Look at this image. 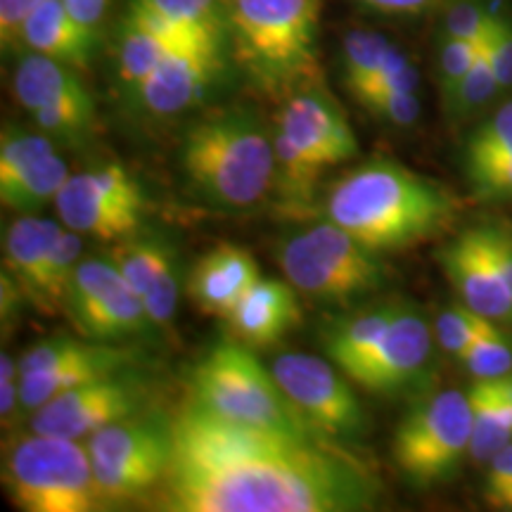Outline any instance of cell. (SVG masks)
Instances as JSON below:
<instances>
[{
    "instance_id": "1",
    "label": "cell",
    "mask_w": 512,
    "mask_h": 512,
    "mask_svg": "<svg viewBox=\"0 0 512 512\" xmlns=\"http://www.w3.org/2000/svg\"><path fill=\"white\" fill-rule=\"evenodd\" d=\"M159 484L169 512H358L380 494L375 472L328 437L254 430L185 401Z\"/></svg>"
},
{
    "instance_id": "2",
    "label": "cell",
    "mask_w": 512,
    "mask_h": 512,
    "mask_svg": "<svg viewBox=\"0 0 512 512\" xmlns=\"http://www.w3.org/2000/svg\"><path fill=\"white\" fill-rule=\"evenodd\" d=\"M323 214L375 252H394L444 230L456 200L432 178L396 159L375 157L332 185Z\"/></svg>"
},
{
    "instance_id": "3",
    "label": "cell",
    "mask_w": 512,
    "mask_h": 512,
    "mask_svg": "<svg viewBox=\"0 0 512 512\" xmlns=\"http://www.w3.org/2000/svg\"><path fill=\"white\" fill-rule=\"evenodd\" d=\"M320 0H226V46L249 86L273 100L320 81Z\"/></svg>"
},
{
    "instance_id": "4",
    "label": "cell",
    "mask_w": 512,
    "mask_h": 512,
    "mask_svg": "<svg viewBox=\"0 0 512 512\" xmlns=\"http://www.w3.org/2000/svg\"><path fill=\"white\" fill-rule=\"evenodd\" d=\"M181 169L197 202L216 211H247L273 190V131L249 110L216 112L188 128Z\"/></svg>"
},
{
    "instance_id": "5",
    "label": "cell",
    "mask_w": 512,
    "mask_h": 512,
    "mask_svg": "<svg viewBox=\"0 0 512 512\" xmlns=\"http://www.w3.org/2000/svg\"><path fill=\"white\" fill-rule=\"evenodd\" d=\"M190 401L219 418L254 430L323 437L299 415L254 351L240 342H221L195 363L188 377Z\"/></svg>"
},
{
    "instance_id": "6",
    "label": "cell",
    "mask_w": 512,
    "mask_h": 512,
    "mask_svg": "<svg viewBox=\"0 0 512 512\" xmlns=\"http://www.w3.org/2000/svg\"><path fill=\"white\" fill-rule=\"evenodd\" d=\"M3 484L17 510H102L93 458L86 441L27 432L5 446Z\"/></svg>"
},
{
    "instance_id": "7",
    "label": "cell",
    "mask_w": 512,
    "mask_h": 512,
    "mask_svg": "<svg viewBox=\"0 0 512 512\" xmlns=\"http://www.w3.org/2000/svg\"><path fill=\"white\" fill-rule=\"evenodd\" d=\"M380 254L330 221L287 235L278 247L294 290L325 306L354 304L380 290L389 275Z\"/></svg>"
},
{
    "instance_id": "8",
    "label": "cell",
    "mask_w": 512,
    "mask_h": 512,
    "mask_svg": "<svg viewBox=\"0 0 512 512\" xmlns=\"http://www.w3.org/2000/svg\"><path fill=\"white\" fill-rule=\"evenodd\" d=\"M472 446L470 396L460 389L427 396L403 415L394 434L396 470L415 489H432L458 475Z\"/></svg>"
},
{
    "instance_id": "9",
    "label": "cell",
    "mask_w": 512,
    "mask_h": 512,
    "mask_svg": "<svg viewBox=\"0 0 512 512\" xmlns=\"http://www.w3.org/2000/svg\"><path fill=\"white\" fill-rule=\"evenodd\" d=\"M102 505L136 501L164 482L174 451L171 418L136 413L86 439Z\"/></svg>"
},
{
    "instance_id": "10",
    "label": "cell",
    "mask_w": 512,
    "mask_h": 512,
    "mask_svg": "<svg viewBox=\"0 0 512 512\" xmlns=\"http://www.w3.org/2000/svg\"><path fill=\"white\" fill-rule=\"evenodd\" d=\"M273 375L299 415L323 437L342 441L356 439L368 430L363 403L347 373L335 363L311 354H283L273 361Z\"/></svg>"
},
{
    "instance_id": "11",
    "label": "cell",
    "mask_w": 512,
    "mask_h": 512,
    "mask_svg": "<svg viewBox=\"0 0 512 512\" xmlns=\"http://www.w3.org/2000/svg\"><path fill=\"white\" fill-rule=\"evenodd\" d=\"M64 313L83 337L95 342H114L152 328L143 297L128 285L112 256H83Z\"/></svg>"
},
{
    "instance_id": "12",
    "label": "cell",
    "mask_w": 512,
    "mask_h": 512,
    "mask_svg": "<svg viewBox=\"0 0 512 512\" xmlns=\"http://www.w3.org/2000/svg\"><path fill=\"white\" fill-rule=\"evenodd\" d=\"M145 389L128 377L107 375L69 389L31 415V430L86 441L102 427L143 411Z\"/></svg>"
},
{
    "instance_id": "13",
    "label": "cell",
    "mask_w": 512,
    "mask_h": 512,
    "mask_svg": "<svg viewBox=\"0 0 512 512\" xmlns=\"http://www.w3.org/2000/svg\"><path fill=\"white\" fill-rule=\"evenodd\" d=\"M434 349V330L425 316L413 306L401 304L380 347L351 380L368 389L370 394L394 396L408 392L425 375Z\"/></svg>"
},
{
    "instance_id": "14",
    "label": "cell",
    "mask_w": 512,
    "mask_h": 512,
    "mask_svg": "<svg viewBox=\"0 0 512 512\" xmlns=\"http://www.w3.org/2000/svg\"><path fill=\"white\" fill-rule=\"evenodd\" d=\"M275 126L325 169L358 155L356 136L347 117L325 93L320 81L287 95Z\"/></svg>"
},
{
    "instance_id": "15",
    "label": "cell",
    "mask_w": 512,
    "mask_h": 512,
    "mask_svg": "<svg viewBox=\"0 0 512 512\" xmlns=\"http://www.w3.org/2000/svg\"><path fill=\"white\" fill-rule=\"evenodd\" d=\"M223 50L181 46L133 91L131 98L152 117H176L200 105L223 67Z\"/></svg>"
},
{
    "instance_id": "16",
    "label": "cell",
    "mask_w": 512,
    "mask_h": 512,
    "mask_svg": "<svg viewBox=\"0 0 512 512\" xmlns=\"http://www.w3.org/2000/svg\"><path fill=\"white\" fill-rule=\"evenodd\" d=\"M439 261L460 302L496 323L512 325V292L489 252L482 228L460 233L441 249Z\"/></svg>"
},
{
    "instance_id": "17",
    "label": "cell",
    "mask_w": 512,
    "mask_h": 512,
    "mask_svg": "<svg viewBox=\"0 0 512 512\" xmlns=\"http://www.w3.org/2000/svg\"><path fill=\"white\" fill-rule=\"evenodd\" d=\"M223 320L235 342L249 349L275 347L302 323L297 290L290 280L259 278Z\"/></svg>"
},
{
    "instance_id": "18",
    "label": "cell",
    "mask_w": 512,
    "mask_h": 512,
    "mask_svg": "<svg viewBox=\"0 0 512 512\" xmlns=\"http://www.w3.org/2000/svg\"><path fill=\"white\" fill-rule=\"evenodd\" d=\"M57 216L62 226H67L83 238L100 242H121L138 233L143 209L117 200L100 185H95L83 174L69 176L55 200Z\"/></svg>"
},
{
    "instance_id": "19",
    "label": "cell",
    "mask_w": 512,
    "mask_h": 512,
    "mask_svg": "<svg viewBox=\"0 0 512 512\" xmlns=\"http://www.w3.org/2000/svg\"><path fill=\"white\" fill-rule=\"evenodd\" d=\"M259 278V266L249 249L226 242L195 261L188 271L185 292L202 313L226 318Z\"/></svg>"
},
{
    "instance_id": "20",
    "label": "cell",
    "mask_w": 512,
    "mask_h": 512,
    "mask_svg": "<svg viewBox=\"0 0 512 512\" xmlns=\"http://www.w3.org/2000/svg\"><path fill=\"white\" fill-rule=\"evenodd\" d=\"M62 228V221L19 214L3 235V271L17 280L27 302L41 311V316L46 311L48 256Z\"/></svg>"
},
{
    "instance_id": "21",
    "label": "cell",
    "mask_w": 512,
    "mask_h": 512,
    "mask_svg": "<svg viewBox=\"0 0 512 512\" xmlns=\"http://www.w3.org/2000/svg\"><path fill=\"white\" fill-rule=\"evenodd\" d=\"M98 46V29H91L69 12L64 0H43L19 31V48L41 53L74 69H86Z\"/></svg>"
},
{
    "instance_id": "22",
    "label": "cell",
    "mask_w": 512,
    "mask_h": 512,
    "mask_svg": "<svg viewBox=\"0 0 512 512\" xmlns=\"http://www.w3.org/2000/svg\"><path fill=\"white\" fill-rule=\"evenodd\" d=\"M128 8L185 46L228 53L226 0H131Z\"/></svg>"
},
{
    "instance_id": "23",
    "label": "cell",
    "mask_w": 512,
    "mask_h": 512,
    "mask_svg": "<svg viewBox=\"0 0 512 512\" xmlns=\"http://www.w3.org/2000/svg\"><path fill=\"white\" fill-rule=\"evenodd\" d=\"M128 363H131V354L128 351L105 344L98 354L88 358H79V361L60 363V366H53L48 370L22 375V380H19V413L34 415L38 408H43L48 401L69 392V389L98 380V377L124 373Z\"/></svg>"
},
{
    "instance_id": "24",
    "label": "cell",
    "mask_w": 512,
    "mask_h": 512,
    "mask_svg": "<svg viewBox=\"0 0 512 512\" xmlns=\"http://www.w3.org/2000/svg\"><path fill=\"white\" fill-rule=\"evenodd\" d=\"M181 46L185 43L176 41L150 19L128 8L121 17L117 41H114V69H117L119 86L133 95L140 83L162 64L164 57Z\"/></svg>"
},
{
    "instance_id": "25",
    "label": "cell",
    "mask_w": 512,
    "mask_h": 512,
    "mask_svg": "<svg viewBox=\"0 0 512 512\" xmlns=\"http://www.w3.org/2000/svg\"><path fill=\"white\" fill-rule=\"evenodd\" d=\"M467 396L472 406L470 456L486 465L512 441V375L475 380Z\"/></svg>"
},
{
    "instance_id": "26",
    "label": "cell",
    "mask_w": 512,
    "mask_h": 512,
    "mask_svg": "<svg viewBox=\"0 0 512 512\" xmlns=\"http://www.w3.org/2000/svg\"><path fill=\"white\" fill-rule=\"evenodd\" d=\"M401 304H377L370 309L330 323L323 332L325 354L349 377L380 347L384 332L392 323Z\"/></svg>"
},
{
    "instance_id": "27",
    "label": "cell",
    "mask_w": 512,
    "mask_h": 512,
    "mask_svg": "<svg viewBox=\"0 0 512 512\" xmlns=\"http://www.w3.org/2000/svg\"><path fill=\"white\" fill-rule=\"evenodd\" d=\"M12 93L19 105L31 114L41 107L88 93V88L79 79V69L57 62L53 57L24 50L12 74Z\"/></svg>"
},
{
    "instance_id": "28",
    "label": "cell",
    "mask_w": 512,
    "mask_h": 512,
    "mask_svg": "<svg viewBox=\"0 0 512 512\" xmlns=\"http://www.w3.org/2000/svg\"><path fill=\"white\" fill-rule=\"evenodd\" d=\"M273 150H275V171L273 190L278 207L287 216H304L313 209L316 200V185L325 166L311 159L299 145L280 131L273 128Z\"/></svg>"
},
{
    "instance_id": "29",
    "label": "cell",
    "mask_w": 512,
    "mask_h": 512,
    "mask_svg": "<svg viewBox=\"0 0 512 512\" xmlns=\"http://www.w3.org/2000/svg\"><path fill=\"white\" fill-rule=\"evenodd\" d=\"M512 162V100L498 107L484 124L467 138L463 169L467 181L475 183L489 171Z\"/></svg>"
},
{
    "instance_id": "30",
    "label": "cell",
    "mask_w": 512,
    "mask_h": 512,
    "mask_svg": "<svg viewBox=\"0 0 512 512\" xmlns=\"http://www.w3.org/2000/svg\"><path fill=\"white\" fill-rule=\"evenodd\" d=\"M110 256L140 297H145L166 268L176 264V249L162 235H131L117 242Z\"/></svg>"
},
{
    "instance_id": "31",
    "label": "cell",
    "mask_w": 512,
    "mask_h": 512,
    "mask_svg": "<svg viewBox=\"0 0 512 512\" xmlns=\"http://www.w3.org/2000/svg\"><path fill=\"white\" fill-rule=\"evenodd\" d=\"M69 176L72 174H69L67 162L55 152L31 166L27 174L19 176L8 188H0V202L5 209L17 211V214H38L48 204H55Z\"/></svg>"
},
{
    "instance_id": "32",
    "label": "cell",
    "mask_w": 512,
    "mask_h": 512,
    "mask_svg": "<svg viewBox=\"0 0 512 512\" xmlns=\"http://www.w3.org/2000/svg\"><path fill=\"white\" fill-rule=\"evenodd\" d=\"M394 46L396 43L389 41L387 36L368 29L349 31L344 36L342 50H339V69H342V81L351 95L375 79Z\"/></svg>"
},
{
    "instance_id": "33",
    "label": "cell",
    "mask_w": 512,
    "mask_h": 512,
    "mask_svg": "<svg viewBox=\"0 0 512 512\" xmlns=\"http://www.w3.org/2000/svg\"><path fill=\"white\" fill-rule=\"evenodd\" d=\"M31 124L41 133H46L53 140L76 145L83 143L95 128V105L91 93L74 95L55 105L41 107V110L31 112Z\"/></svg>"
},
{
    "instance_id": "34",
    "label": "cell",
    "mask_w": 512,
    "mask_h": 512,
    "mask_svg": "<svg viewBox=\"0 0 512 512\" xmlns=\"http://www.w3.org/2000/svg\"><path fill=\"white\" fill-rule=\"evenodd\" d=\"M55 140L41 133L38 128L3 126L0 136V188H8L19 176H24L31 166L55 155Z\"/></svg>"
},
{
    "instance_id": "35",
    "label": "cell",
    "mask_w": 512,
    "mask_h": 512,
    "mask_svg": "<svg viewBox=\"0 0 512 512\" xmlns=\"http://www.w3.org/2000/svg\"><path fill=\"white\" fill-rule=\"evenodd\" d=\"M458 361L475 380H498L512 375V339L501 330V323L484 318L477 337Z\"/></svg>"
},
{
    "instance_id": "36",
    "label": "cell",
    "mask_w": 512,
    "mask_h": 512,
    "mask_svg": "<svg viewBox=\"0 0 512 512\" xmlns=\"http://www.w3.org/2000/svg\"><path fill=\"white\" fill-rule=\"evenodd\" d=\"M83 259V235L74 233L64 226L55 238V245L50 249L48 268H46V311L43 316H57L64 313L67 306V294L72 278Z\"/></svg>"
},
{
    "instance_id": "37",
    "label": "cell",
    "mask_w": 512,
    "mask_h": 512,
    "mask_svg": "<svg viewBox=\"0 0 512 512\" xmlns=\"http://www.w3.org/2000/svg\"><path fill=\"white\" fill-rule=\"evenodd\" d=\"M484 36L482 41H479L475 64H472V69L467 72L463 83L458 86V91L453 93V98L448 100V105L444 107L448 117L456 121L482 112L484 107L489 105L498 93H501V86H498V79L494 72V64H491L489 50H486Z\"/></svg>"
},
{
    "instance_id": "38",
    "label": "cell",
    "mask_w": 512,
    "mask_h": 512,
    "mask_svg": "<svg viewBox=\"0 0 512 512\" xmlns=\"http://www.w3.org/2000/svg\"><path fill=\"white\" fill-rule=\"evenodd\" d=\"M105 347L102 342L95 339H74V337H50L43 342L34 344L24 351L19 358V373L29 375L38 373V370H48L60 363L79 361V358H88Z\"/></svg>"
},
{
    "instance_id": "39",
    "label": "cell",
    "mask_w": 512,
    "mask_h": 512,
    "mask_svg": "<svg viewBox=\"0 0 512 512\" xmlns=\"http://www.w3.org/2000/svg\"><path fill=\"white\" fill-rule=\"evenodd\" d=\"M479 43L475 41H463V38H451V36H439V53H437V83H439V95L441 105H448V100L453 98V93L458 91V86L463 83L467 72L475 64Z\"/></svg>"
},
{
    "instance_id": "40",
    "label": "cell",
    "mask_w": 512,
    "mask_h": 512,
    "mask_svg": "<svg viewBox=\"0 0 512 512\" xmlns=\"http://www.w3.org/2000/svg\"><path fill=\"white\" fill-rule=\"evenodd\" d=\"M486 316L482 313L472 311L467 304H453L446 306L444 311L437 316V323H434V337H437L439 347L446 351L448 356L460 358L463 351L470 347L472 339L477 337L479 325Z\"/></svg>"
},
{
    "instance_id": "41",
    "label": "cell",
    "mask_w": 512,
    "mask_h": 512,
    "mask_svg": "<svg viewBox=\"0 0 512 512\" xmlns=\"http://www.w3.org/2000/svg\"><path fill=\"white\" fill-rule=\"evenodd\" d=\"M491 5L486 0H446L441 8V36L482 41L491 22Z\"/></svg>"
},
{
    "instance_id": "42",
    "label": "cell",
    "mask_w": 512,
    "mask_h": 512,
    "mask_svg": "<svg viewBox=\"0 0 512 512\" xmlns=\"http://www.w3.org/2000/svg\"><path fill=\"white\" fill-rule=\"evenodd\" d=\"M486 50H489L491 64L498 79V86L503 91L512 88V17L503 10H491V22L486 29Z\"/></svg>"
},
{
    "instance_id": "43",
    "label": "cell",
    "mask_w": 512,
    "mask_h": 512,
    "mask_svg": "<svg viewBox=\"0 0 512 512\" xmlns=\"http://www.w3.org/2000/svg\"><path fill=\"white\" fill-rule=\"evenodd\" d=\"M363 107L389 126H413L420 117L418 91H389L363 102Z\"/></svg>"
},
{
    "instance_id": "44",
    "label": "cell",
    "mask_w": 512,
    "mask_h": 512,
    "mask_svg": "<svg viewBox=\"0 0 512 512\" xmlns=\"http://www.w3.org/2000/svg\"><path fill=\"white\" fill-rule=\"evenodd\" d=\"M152 328H169L178 304V266L171 264L143 297Z\"/></svg>"
},
{
    "instance_id": "45",
    "label": "cell",
    "mask_w": 512,
    "mask_h": 512,
    "mask_svg": "<svg viewBox=\"0 0 512 512\" xmlns=\"http://www.w3.org/2000/svg\"><path fill=\"white\" fill-rule=\"evenodd\" d=\"M88 178L95 185H100L102 190H107L110 195L117 197V200L133 204V207H145V197L143 190L136 178L131 176V171L121 164H102V166H93V169L86 171Z\"/></svg>"
},
{
    "instance_id": "46",
    "label": "cell",
    "mask_w": 512,
    "mask_h": 512,
    "mask_svg": "<svg viewBox=\"0 0 512 512\" xmlns=\"http://www.w3.org/2000/svg\"><path fill=\"white\" fill-rule=\"evenodd\" d=\"M43 0H0V41L3 48H19V31Z\"/></svg>"
},
{
    "instance_id": "47",
    "label": "cell",
    "mask_w": 512,
    "mask_h": 512,
    "mask_svg": "<svg viewBox=\"0 0 512 512\" xmlns=\"http://www.w3.org/2000/svg\"><path fill=\"white\" fill-rule=\"evenodd\" d=\"M19 361H15L8 351L0 354V418L3 427H8L15 413L19 411Z\"/></svg>"
},
{
    "instance_id": "48",
    "label": "cell",
    "mask_w": 512,
    "mask_h": 512,
    "mask_svg": "<svg viewBox=\"0 0 512 512\" xmlns=\"http://www.w3.org/2000/svg\"><path fill=\"white\" fill-rule=\"evenodd\" d=\"M370 12L384 17H422L444 8L446 0H354Z\"/></svg>"
},
{
    "instance_id": "49",
    "label": "cell",
    "mask_w": 512,
    "mask_h": 512,
    "mask_svg": "<svg viewBox=\"0 0 512 512\" xmlns=\"http://www.w3.org/2000/svg\"><path fill=\"white\" fill-rule=\"evenodd\" d=\"M512 486V441L494 458L486 463V475H484V501L489 503L491 498H496L503 491H508Z\"/></svg>"
},
{
    "instance_id": "50",
    "label": "cell",
    "mask_w": 512,
    "mask_h": 512,
    "mask_svg": "<svg viewBox=\"0 0 512 512\" xmlns=\"http://www.w3.org/2000/svg\"><path fill=\"white\" fill-rule=\"evenodd\" d=\"M479 200L484 202H512V162L489 171L475 183H470Z\"/></svg>"
},
{
    "instance_id": "51",
    "label": "cell",
    "mask_w": 512,
    "mask_h": 512,
    "mask_svg": "<svg viewBox=\"0 0 512 512\" xmlns=\"http://www.w3.org/2000/svg\"><path fill=\"white\" fill-rule=\"evenodd\" d=\"M482 233L498 271H501L512 292V233L503 226H482Z\"/></svg>"
},
{
    "instance_id": "52",
    "label": "cell",
    "mask_w": 512,
    "mask_h": 512,
    "mask_svg": "<svg viewBox=\"0 0 512 512\" xmlns=\"http://www.w3.org/2000/svg\"><path fill=\"white\" fill-rule=\"evenodd\" d=\"M22 302H27L22 287L17 285V280L8 271H3V278H0V313H3L0 318H3V330L8 328V320L15 323Z\"/></svg>"
},
{
    "instance_id": "53",
    "label": "cell",
    "mask_w": 512,
    "mask_h": 512,
    "mask_svg": "<svg viewBox=\"0 0 512 512\" xmlns=\"http://www.w3.org/2000/svg\"><path fill=\"white\" fill-rule=\"evenodd\" d=\"M64 5H67L69 12H72L76 19H81L83 24H88L91 29H98L105 12L110 10L112 0H64Z\"/></svg>"
},
{
    "instance_id": "54",
    "label": "cell",
    "mask_w": 512,
    "mask_h": 512,
    "mask_svg": "<svg viewBox=\"0 0 512 512\" xmlns=\"http://www.w3.org/2000/svg\"><path fill=\"white\" fill-rule=\"evenodd\" d=\"M489 505H491V508H496V510L512 512V489L505 491V494H501V496H496L494 501H489Z\"/></svg>"
}]
</instances>
